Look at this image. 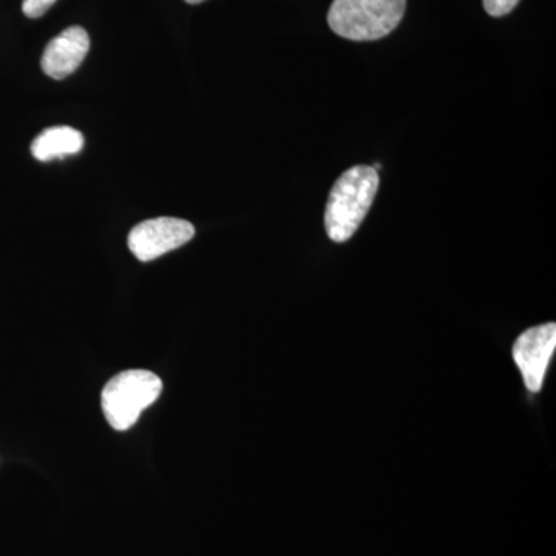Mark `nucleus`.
Listing matches in <instances>:
<instances>
[{"label":"nucleus","mask_w":556,"mask_h":556,"mask_svg":"<svg viewBox=\"0 0 556 556\" xmlns=\"http://www.w3.org/2000/svg\"><path fill=\"white\" fill-rule=\"evenodd\" d=\"M379 189L378 170L356 166L340 175L329 192L325 228L336 243H345L367 217Z\"/></svg>","instance_id":"f257e3e1"},{"label":"nucleus","mask_w":556,"mask_h":556,"mask_svg":"<svg viewBox=\"0 0 556 556\" xmlns=\"http://www.w3.org/2000/svg\"><path fill=\"white\" fill-rule=\"evenodd\" d=\"M407 0H334L328 24L340 38L378 40L396 30Z\"/></svg>","instance_id":"f03ea898"},{"label":"nucleus","mask_w":556,"mask_h":556,"mask_svg":"<svg viewBox=\"0 0 556 556\" xmlns=\"http://www.w3.org/2000/svg\"><path fill=\"white\" fill-rule=\"evenodd\" d=\"M163 391L159 376L148 369H127L110 379L102 390L101 404L110 427L126 431Z\"/></svg>","instance_id":"7ed1b4c3"},{"label":"nucleus","mask_w":556,"mask_h":556,"mask_svg":"<svg viewBox=\"0 0 556 556\" xmlns=\"http://www.w3.org/2000/svg\"><path fill=\"white\" fill-rule=\"evenodd\" d=\"M195 228L186 219L161 217L146 219L130 230L127 244L139 262L152 260L181 248L193 239Z\"/></svg>","instance_id":"20e7f679"},{"label":"nucleus","mask_w":556,"mask_h":556,"mask_svg":"<svg viewBox=\"0 0 556 556\" xmlns=\"http://www.w3.org/2000/svg\"><path fill=\"white\" fill-rule=\"evenodd\" d=\"M556 348V325L527 329L514 345L515 364L521 371L527 390L538 393L543 387Z\"/></svg>","instance_id":"39448f33"},{"label":"nucleus","mask_w":556,"mask_h":556,"mask_svg":"<svg viewBox=\"0 0 556 556\" xmlns=\"http://www.w3.org/2000/svg\"><path fill=\"white\" fill-rule=\"evenodd\" d=\"M89 50V33L83 27H70L47 46L40 67L50 78H67L80 67Z\"/></svg>","instance_id":"423d86ee"},{"label":"nucleus","mask_w":556,"mask_h":556,"mask_svg":"<svg viewBox=\"0 0 556 556\" xmlns=\"http://www.w3.org/2000/svg\"><path fill=\"white\" fill-rule=\"evenodd\" d=\"M84 148V137L72 127H51L40 131L31 142V155L39 161H51L76 155Z\"/></svg>","instance_id":"0eeeda50"},{"label":"nucleus","mask_w":556,"mask_h":556,"mask_svg":"<svg viewBox=\"0 0 556 556\" xmlns=\"http://www.w3.org/2000/svg\"><path fill=\"white\" fill-rule=\"evenodd\" d=\"M56 3V0H24L22 11L28 20L42 17Z\"/></svg>","instance_id":"6e6552de"},{"label":"nucleus","mask_w":556,"mask_h":556,"mask_svg":"<svg viewBox=\"0 0 556 556\" xmlns=\"http://www.w3.org/2000/svg\"><path fill=\"white\" fill-rule=\"evenodd\" d=\"M486 14L493 17L506 16L517 9L519 0H482Z\"/></svg>","instance_id":"1a4fd4ad"},{"label":"nucleus","mask_w":556,"mask_h":556,"mask_svg":"<svg viewBox=\"0 0 556 556\" xmlns=\"http://www.w3.org/2000/svg\"><path fill=\"white\" fill-rule=\"evenodd\" d=\"M185 2L190 3V5H197V3L204 2V0H185Z\"/></svg>","instance_id":"9d476101"}]
</instances>
